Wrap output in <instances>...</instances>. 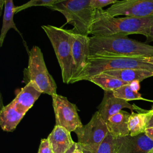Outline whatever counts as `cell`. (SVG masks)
<instances>
[{
    "label": "cell",
    "mask_w": 153,
    "mask_h": 153,
    "mask_svg": "<svg viewBox=\"0 0 153 153\" xmlns=\"http://www.w3.org/2000/svg\"><path fill=\"white\" fill-rule=\"evenodd\" d=\"M153 25V17H112L102 8L96 9L90 29L93 36L128 35L140 34L146 36Z\"/></svg>",
    "instance_id": "6da1fadb"
},
{
    "label": "cell",
    "mask_w": 153,
    "mask_h": 153,
    "mask_svg": "<svg viewBox=\"0 0 153 153\" xmlns=\"http://www.w3.org/2000/svg\"><path fill=\"white\" fill-rule=\"evenodd\" d=\"M90 57L97 56H153V46L126 35L89 36Z\"/></svg>",
    "instance_id": "7a4b0ae2"
},
{
    "label": "cell",
    "mask_w": 153,
    "mask_h": 153,
    "mask_svg": "<svg viewBox=\"0 0 153 153\" xmlns=\"http://www.w3.org/2000/svg\"><path fill=\"white\" fill-rule=\"evenodd\" d=\"M126 69H145L153 72V65L145 62L143 57L126 56H97L89 57L88 63L72 84L88 80L97 74L108 71Z\"/></svg>",
    "instance_id": "3957f363"
},
{
    "label": "cell",
    "mask_w": 153,
    "mask_h": 153,
    "mask_svg": "<svg viewBox=\"0 0 153 153\" xmlns=\"http://www.w3.org/2000/svg\"><path fill=\"white\" fill-rule=\"evenodd\" d=\"M41 28L54 48L61 69L63 82L67 84H71L74 75V63L69 30L52 25H43Z\"/></svg>",
    "instance_id": "277c9868"
},
{
    "label": "cell",
    "mask_w": 153,
    "mask_h": 153,
    "mask_svg": "<svg viewBox=\"0 0 153 153\" xmlns=\"http://www.w3.org/2000/svg\"><path fill=\"white\" fill-rule=\"evenodd\" d=\"M48 8L62 14L66 23L73 26L72 32L88 36L96 9L90 0H65Z\"/></svg>",
    "instance_id": "5b68a950"
},
{
    "label": "cell",
    "mask_w": 153,
    "mask_h": 153,
    "mask_svg": "<svg viewBox=\"0 0 153 153\" xmlns=\"http://www.w3.org/2000/svg\"><path fill=\"white\" fill-rule=\"evenodd\" d=\"M27 68L25 70L28 82L32 81L42 93L53 96L57 94V85L46 66L43 53L39 47L34 45L29 50Z\"/></svg>",
    "instance_id": "8992f818"
},
{
    "label": "cell",
    "mask_w": 153,
    "mask_h": 153,
    "mask_svg": "<svg viewBox=\"0 0 153 153\" xmlns=\"http://www.w3.org/2000/svg\"><path fill=\"white\" fill-rule=\"evenodd\" d=\"M78 137V143L83 151L94 152L105 139L109 133L106 122L98 111L92 116L85 126L74 131Z\"/></svg>",
    "instance_id": "52a82bcc"
},
{
    "label": "cell",
    "mask_w": 153,
    "mask_h": 153,
    "mask_svg": "<svg viewBox=\"0 0 153 153\" xmlns=\"http://www.w3.org/2000/svg\"><path fill=\"white\" fill-rule=\"evenodd\" d=\"M51 97L56 125L65 128L69 132L75 131L83 126L75 104L57 93Z\"/></svg>",
    "instance_id": "ba28073f"
},
{
    "label": "cell",
    "mask_w": 153,
    "mask_h": 153,
    "mask_svg": "<svg viewBox=\"0 0 153 153\" xmlns=\"http://www.w3.org/2000/svg\"><path fill=\"white\" fill-rule=\"evenodd\" d=\"M105 11L112 17H153V0L118 1Z\"/></svg>",
    "instance_id": "9c48e42d"
},
{
    "label": "cell",
    "mask_w": 153,
    "mask_h": 153,
    "mask_svg": "<svg viewBox=\"0 0 153 153\" xmlns=\"http://www.w3.org/2000/svg\"><path fill=\"white\" fill-rule=\"evenodd\" d=\"M72 55L74 63L73 77L71 84L79 76L88 63L90 57L89 36L76 33L69 30Z\"/></svg>",
    "instance_id": "30bf717a"
},
{
    "label": "cell",
    "mask_w": 153,
    "mask_h": 153,
    "mask_svg": "<svg viewBox=\"0 0 153 153\" xmlns=\"http://www.w3.org/2000/svg\"><path fill=\"white\" fill-rule=\"evenodd\" d=\"M117 153H152L153 141L145 133L115 137Z\"/></svg>",
    "instance_id": "8fae6325"
},
{
    "label": "cell",
    "mask_w": 153,
    "mask_h": 153,
    "mask_svg": "<svg viewBox=\"0 0 153 153\" xmlns=\"http://www.w3.org/2000/svg\"><path fill=\"white\" fill-rule=\"evenodd\" d=\"M137 106L131 105L127 101L114 96L112 91H104L103 99L98 106V112L106 122L109 117L118 113L123 108H128L131 111L136 110Z\"/></svg>",
    "instance_id": "7c38bea8"
},
{
    "label": "cell",
    "mask_w": 153,
    "mask_h": 153,
    "mask_svg": "<svg viewBox=\"0 0 153 153\" xmlns=\"http://www.w3.org/2000/svg\"><path fill=\"white\" fill-rule=\"evenodd\" d=\"M41 93L35 84L32 81H29L25 86L21 88L12 102L20 112L26 114Z\"/></svg>",
    "instance_id": "4fadbf2b"
},
{
    "label": "cell",
    "mask_w": 153,
    "mask_h": 153,
    "mask_svg": "<svg viewBox=\"0 0 153 153\" xmlns=\"http://www.w3.org/2000/svg\"><path fill=\"white\" fill-rule=\"evenodd\" d=\"M47 139L54 153H65L75 143L71 137V132L57 125L55 126Z\"/></svg>",
    "instance_id": "5bb4252c"
},
{
    "label": "cell",
    "mask_w": 153,
    "mask_h": 153,
    "mask_svg": "<svg viewBox=\"0 0 153 153\" xmlns=\"http://www.w3.org/2000/svg\"><path fill=\"white\" fill-rule=\"evenodd\" d=\"M137 112L132 111L128 118V129L130 135L137 136L145 133L147 125L153 115V110H145L138 107L136 110Z\"/></svg>",
    "instance_id": "9a60e30c"
},
{
    "label": "cell",
    "mask_w": 153,
    "mask_h": 153,
    "mask_svg": "<svg viewBox=\"0 0 153 153\" xmlns=\"http://www.w3.org/2000/svg\"><path fill=\"white\" fill-rule=\"evenodd\" d=\"M25 115L16 108L11 101L7 105L3 106L0 111L1 128L5 131H13L16 129Z\"/></svg>",
    "instance_id": "2e32d148"
},
{
    "label": "cell",
    "mask_w": 153,
    "mask_h": 153,
    "mask_svg": "<svg viewBox=\"0 0 153 153\" xmlns=\"http://www.w3.org/2000/svg\"><path fill=\"white\" fill-rule=\"evenodd\" d=\"M130 115L128 112L121 110L109 117L106 121L109 133L114 137L129 135L128 123Z\"/></svg>",
    "instance_id": "e0dca14e"
},
{
    "label": "cell",
    "mask_w": 153,
    "mask_h": 153,
    "mask_svg": "<svg viewBox=\"0 0 153 153\" xmlns=\"http://www.w3.org/2000/svg\"><path fill=\"white\" fill-rule=\"evenodd\" d=\"M102 73L115 76L128 83L134 81L140 82L146 78L153 76V72L139 69H126L108 71Z\"/></svg>",
    "instance_id": "ac0fdd59"
},
{
    "label": "cell",
    "mask_w": 153,
    "mask_h": 153,
    "mask_svg": "<svg viewBox=\"0 0 153 153\" xmlns=\"http://www.w3.org/2000/svg\"><path fill=\"white\" fill-rule=\"evenodd\" d=\"M4 10L2 19V25L0 35V46L2 47L5 36L10 29H14L19 33L18 29L14 23L13 17L15 13L16 7L14 5L13 0H5L4 4Z\"/></svg>",
    "instance_id": "d6986e66"
},
{
    "label": "cell",
    "mask_w": 153,
    "mask_h": 153,
    "mask_svg": "<svg viewBox=\"0 0 153 153\" xmlns=\"http://www.w3.org/2000/svg\"><path fill=\"white\" fill-rule=\"evenodd\" d=\"M89 81L99 86L104 91H113L124 85L129 84L115 76L100 73L90 78Z\"/></svg>",
    "instance_id": "ffe728a7"
},
{
    "label": "cell",
    "mask_w": 153,
    "mask_h": 153,
    "mask_svg": "<svg viewBox=\"0 0 153 153\" xmlns=\"http://www.w3.org/2000/svg\"><path fill=\"white\" fill-rule=\"evenodd\" d=\"M112 92L116 97L124 99L127 102L133 100H147L143 98L141 94L132 87L131 82L113 90Z\"/></svg>",
    "instance_id": "44dd1931"
},
{
    "label": "cell",
    "mask_w": 153,
    "mask_h": 153,
    "mask_svg": "<svg viewBox=\"0 0 153 153\" xmlns=\"http://www.w3.org/2000/svg\"><path fill=\"white\" fill-rule=\"evenodd\" d=\"M84 153H117L115 137L109 133L94 152L83 151Z\"/></svg>",
    "instance_id": "7402d4cb"
},
{
    "label": "cell",
    "mask_w": 153,
    "mask_h": 153,
    "mask_svg": "<svg viewBox=\"0 0 153 153\" xmlns=\"http://www.w3.org/2000/svg\"><path fill=\"white\" fill-rule=\"evenodd\" d=\"M63 1L65 0H29L25 4L16 7L15 13H17L26 8L36 6H43L49 8L56 4Z\"/></svg>",
    "instance_id": "603a6c76"
},
{
    "label": "cell",
    "mask_w": 153,
    "mask_h": 153,
    "mask_svg": "<svg viewBox=\"0 0 153 153\" xmlns=\"http://www.w3.org/2000/svg\"><path fill=\"white\" fill-rule=\"evenodd\" d=\"M117 1L118 0H90L91 5L94 9L103 8L109 5H112Z\"/></svg>",
    "instance_id": "cb8c5ba5"
},
{
    "label": "cell",
    "mask_w": 153,
    "mask_h": 153,
    "mask_svg": "<svg viewBox=\"0 0 153 153\" xmlns=\"http://www.w3.org/2000/svg\"><path fill=\"white\" fill-rule=\"evenodd\" d=\"M38 153H54L48 139H42Z\"/></svg>",
    "instance_id": "d4e9b609"
},
{
    "label": "cell",
    "mask_w": 153,
    "mask_h": 153,
    "mask_svg": "<svg viewBox=\"0 0 153 153\" xmlns=\"http://www.w3.org/2000/svg\"><path fill=\"white\" fill-rule=\"evenodd\" d=\"M145 36L148 41H153V25L149 27Z\"/></svg>",
    "instance_id": "484cf974"
},
{
    "label": "cell",
    "mask_w": 153,
    "mask_h": 153,
    "mask_svg": "<svg viewBox=\"0 0 153 153\" xmlns=\"http://www.w3.org/2000/svg\"><path fill=\"white\" fill-rule=\"evenodd\" d=\"M145 133L149 139H151L153 141V128L152 127L146 128L145 130Z\"/></svg>",
    "instance_id": "4316f807"
},
{
    "label": "cell",
    "mask_w": 153,
    "mask_h": 153,
    "mask_svg": "<svg viewBox=\"0 0 153 153\" xmlns=\"http://www.w3.org/2000/svg\"><path fill=\"white\" fill-rule=\"evenodd\" d=\"M73 153H84L80 145L78 143H76L75 144V147L73 151Z\"/></svg>",
    "instance_id": "83f0119b"
},
{
    "label": "cell",
    "mask_w": 153,
    "mask_h": 153,
    "mask_svg": "<svg viewBox=\"0 0 153 153\" xmlns=\"http://www.w3.org/2000/svg\"><path fill=\"white\" fill-rule=\"evenodd\" d=\"M143 59L145 62L153 65V56L152 57H143Z\"/></svg>",
    "instance_id": "f1b7e54d"
},
{
    "label": "cell",
    "mask_w": 153,
    "mask_h": 153,
    "mask_svg": "<svg viewBox=\"0 0 153 153\" xmlns=\"http://www.w3.org/2000/svg\"><path fill=\"white\" fill-rule=\"evenodd\" d=\"M5 0H0V14H1L2 9L4 7Z\"/></svg>",
    "instance_id": "f546056e"
},
{
    "label": "cell",
    "mask_w": 153,
    "mask_h": 153,
    "mask_svg": "<svg viewBox=\"0 0 153 153\" xmlns=\"http://www.w3.org/2000/svg\"><path fill=\"white\" fill-rule=\"evenodd\" d=\"M149 127H152L153 128V115H152V118H151L150 121H149V123L147 125V128H149Z\"/></svg>",
    "instance_id": "4dcf8cb0"
},
{
    "label": "cell",
    "mask_w": 153,
    "mask_h": 153,
    "mask_svg": "<svg viewBox=\"0 0 153 153\" xmlns=\"http://www.w3.org/2000/svg\"><path fill=\"white\" fill-rule=\"evenodd\" d=\"M75 144H76V142L75 143V144L69 149H68L66 152H65V153H73V151H74V149H75Z\"/></svg>",
    "instance_id": "1f68e13d"
},
{
    "label": "cell",
    "mask_w": 153,
    "mask_h": 153,
    "mask_svg": "<svg viewBox=\"0 0 153 153\" xmlns=\"http://www.w3.org/2000/svg\"><path fill=\"white\" fill-rule=\"evenodd\" d=\"M152 102H153V101H152ZM152 109L153 110V106H152V109Z\"/></svg>",
    "instance_id": "d6a6232c"
},
{
    "label": "cell",
    "mask_w": 153,
    "mask_h": 153,
    "mask_svg": "<svg viewBox=\"0 0 153 153\" xmlns=\"http://www.w3.org/2000/svg\"><path fill=\"white\" fill-rule=\"evenodd\" d=\"M152 153H153V152H152Z\"/></svg>",
    "instance_id": "836d02e7"
}]
</instances>
